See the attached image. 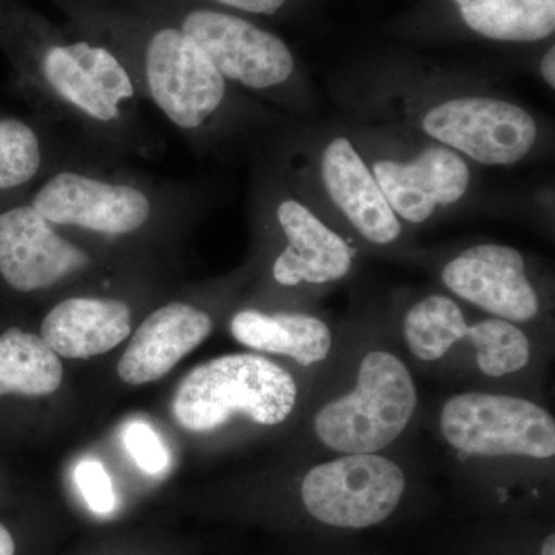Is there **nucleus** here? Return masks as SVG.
<instances>
[{"label": "nucleus", "mask_w": 555, "mask_h": 555, "mask_svg": "<svg viewBox=\"0 0 555 555\" xmlns=\"http://www.w3.org/2000/svg\"><path fill=\"white\" fill-rule=\"evenodd\" d=\"M0 51L14 89L40 119L78 130L113 155L149 158L158 150L133 79L101 40L57 27L22 0H0Z\"/></svg>", "instance_id": "obj_1"}, {"label": "nucleus", "mask_w": 555, "mask_h": 555, "mask_svg": "<svg viewBox=\"0 0 555 555\" xmlns=\"http://www.w3.org/2000/svg\"><path fill=\"white\" fill-rule=\"evenodd\" d=\"M73 27L101 40L145 98L190 138L204 137L229 102V82L177 25L144 7L60 0Z\"/></svg>", "instance_id": "obj_2"}, {"label": "nucleus", "mask_w": 555, "mask_h": 555, "mask_svg": "<svg viewBox=\"0 0 555 555\" xmlns=\"http://www.w3.org/2000/svg\"><path fill=\"white\" fill-rule=\"evenodd\" d=\"M36 184L25 198L51 224L102 238L139 235L179 210V193L87 160L49 167Z\"/></svg>", "instance_id": "obj_3"}, {"label": "nucleus", "mask_w": 555, "mask_h": 555, "mask_svg": "<svg viewBox=\"0 0 555 555\" xmlns=\"http://www.w3.org/2000/svg\"><path fill=\"white\" fill-rule=\"evenodd\" d=\"M298 386L286 369L254 353L214 358L182 378L171 415L189 433H210L235 414L262 426L286 422L297 404Z\"/></svg>", "instance_id": "obj_4"}, {"label": "nucleus", "mask_w": 555, "mask_h": 555, "mask_svg": "<svg viewBox=\"0 0 555 555\" xmlns=\"http://www.w3.org/2000/svg\"><path fill=\"white\" fill-rule=\"evenodd\" d=\"M416 404L406 364L386 350H372L361 358L353 389L317 412L313 430L338 454H378L406 430Z\"/></svg>", "instance_id": "obj_5"}, {"label": "nucleus", "mask_w": 555, "mask_h": 555, "mask_svg": "<svg viewBox=\"0 0 555 555\" xmlns=\"http://www.w3.org/2000/svg\"><path fill=\"white\" fill-rule=\"evenodd\" d=\"M185 33L229 83L251 91L284 86L295 72L287 43L238 13L196 0H134Z\"/></svg>", "instance_id": "obj_6"}, {"label": "nucleus", "mask_w": 555, "mask_h": 555, "mask_svg": "<svg viewBox=\"0 0 555 555\" xmlns=\"http://www.w3.org/2000/svg\"><path fill=\"white\" fill-rule=\"evenodd\" d=\"M440 429L449 447L466 455L550 460L555 454L553 415L525 398L459 393L441 409Z\"/></svg>", "instance_id": "obj_7"}, {"label": "nucleus", "mask_w": 555, "mask_h": 555, "mask_svg": "<svg viewBox=\"0 0 555 555\" xmlns=\"http://www.w3.org/2000/svg\"><path fill=\"white\" fill-rule=\"evenodd\" d=\"M404 489L403 469L387 456L345 454L306 474L301 499L321 524L361 529L392 516Z\"/></svg>", "instance_id": "obj_8"}, {"label": "nucleus", "mask_w": 555, "mask_h": 555, "mask_svg": "<svg viewBox=\"0 0 555 555\" xmlns=\"http://www.w3.org/2000/svg\"><path fill=\"white\" fill-rule=\"evenodd\" d=\"M404 339L409 350L423 361H437L463 339L477 352V364L492 378L516 374L528 366L531 345L516 324L488 318L469 326L454 299L430 295L415 302L404 317Z\"/></svg>", "instance_id": "obj_9"}, {"label": "nucleus", "mask_w": 555, "mask_h": 555, "mask_svg": "<svg viewBox=\"0 0 555 555\" xmlns=\"http://www.w3.org/2000/svg\"><path fill=\"white\" fill-rule=\"evenodd\" d=\"M423 130L483 166H513L537 141L534 118L513 102L486 96L454 98L423 116Z\"/></svg>", "instance_id": "obj_10"}, {"label": "nucleus", "mask_w": 555, "mask_h": 555, "mask_svg": "<svg viewBox=\"0 0 555 555\" xmlns=\"http://www.w3.org/2000/svg\"><path fill=\"white\" fill-rule=\"evenodd\" d=\"M91 255L27 198L0 206V276L21 294L49 291L91 266Z\"/></svg>", "instance_id": "obj_11"}, {"label": "nucleus", "mask_w": 555, "mask_h": 555, "mask_svg": "<svg viewBox=\"0 0 555 555\" xmlns=\"http://www.w3.org/2000/svg\"><path fill=\"white\" fill-rule=\"evenodd\" d=\"M444 286L485 312L509 323H528L540 312L539 295L520 251L502 244H478L449 261Z\"/></svg>", "instance_id": "obj_12"}, {"label": "nucleus", "mask_w": 555, "mask_h": 555, "mask_svg": "<svg viewBox=\"0 0 555 555\" xmlns=\"http://www.w3.org/2000/svg\"><path fill=\"white\" fill-rule=\"evenodd\" d=\"M371 170L393 214L411 224L425 222L438 207L465 198L470 184L466 160L441 144L429 145L406 163L378 160Z\"/></svg>", "instance_id": "obj_13"}, {"label": "nucleus", "mask_w": 555, "mask_h": 555, "mask_svg": "<svg viewBox=\"0 0 555 555\" xmlns=\"http://www.w3.org/2000/svg\"><path fill=\"white\" fill-rule=\"evenodd\" d=\"M214 331L206 310L184 301H171L150 313L131 338L118 363L127 385L158 382Z\"/></svg>", "instance_id": "obj_14"}, {"label": "nucleus", "mask_w": 555, "mask_h": 555, "mask_svg": "<svg viewBox=\"0 0 555 555\" xmlns=\"http://www.w3.org/2000/svg\"><path fill=\"white\" fill-rule=\"evenodd\" d=\"M275 217L287 241L273 262L272 275L278 284H327L350 272L352 248L308 206L294 198L283 199L275 208Z\"/></svg>", "instance_id": "obj_15"}, {"label": "nucleus", "mask_w": 555, "mask_h": 555, "mask_svg": "<svg viewBox=\"0 0 555 555\" xmlns=\"http://www.w3.org/2000/svg\"><path fill=\"white\" fill-rule=\"evenodd\" d=\"M321 179L328 198L364 240L385 246L400 238V219L374 173L346 137L332 139L324 149Z\"/></svg>", "instance_id": "obj_16"}, {"label": "nucleus", "mask_w": 555, "mask_h": 555, "mask_svg": "<svg viewBox=\"0 0 555 555\" xmlns=\"http://www.w3.org/2000/svg\"><path fill=\"white\" fill-rule=\"evenodd\" d=\"M131 318L129 302L120 299L67 298L43 318L40 338L61 357L102 356L129 337Z\"/></svg>", "instance_id": "obj_17"}, {"label": "nucleus", "mask_w": 555, "mask_h": 555, "mask_svg": "<svg viewBox=\"0 0 555 555\" xmlns=\"http://www.w3.org/2000/svg\"><path fill=\"white\" fill-rule=\"evenodd\" d=\"M230 332L241 345L292 358L301 366L326 360L332 349L331 328L308 313L240 310L230 321Z\"/></svg>", "instance_id": "obj_18"}, {"label": "nucleus", "mask_w": 555, "mask_h": 555, "mask_svg": "<svg viewBox=\"0 0 555 555\" xmlns=\"http://www.w3.org/2000/svg\"><path fill=\"white\" fill-rule=\"evenodd\" d=\"M470 30L499 42H537L555 31V0H454Z\"/></svg>", "instance_id": "obj_19"}, {"label": "nucleus", "mask_w": 555, "mask_h": 555, "mask_svg": "<svg viewBox=\"0 0 555 555\" xmlns=\"http://www.w3.org/2000/svg\"><path fill=\"white\" fill-rule=\"evenodd\" d=\"M62 378L60 356L39 335L20 327L0 335V396H49L60 389Z\"/></svg>", "instance_id": "obj_20"}, {"label": "nucleus", "mask_w": 555, "mask_h": 555, "mask_svg": "<svg viewBox=\"0 0 555 555\" xmlns=\"http://www.w3.org/2000/svg\"><path fill=\"white\" fill-rule=\"evenodd\" d=\"M50 164L38 124L0 115V206L24 198Z\"/></svg>", "instance_id": "obj_21"}, {"label": "nucleus", "mask_w": 555, "mask_h": 555, "mask_svg": "<svg viewBox=\"0 0 555 555\" xmlns=\"http://www.w3.org/2000/svg\"><path fill=\"white\" fill-rule=\"evenodd\" d=\"M124 443L131 459L145 474L156 476L169 466L167 449L149 423L131 422L124 433Z\"/></svg>", "instance_id": "obj_22"}, {"label": "nucleus", "mask_w": 555, "mask_h": 555, "mask_svg": "<svg viewBox=\"0 0 555 555\" xmlns=\"http://www.w3.org/2000/svg\"><path fill=\"white\" fill-rule=\"evenodd\" d=\"M75 478L80 494L93 513L105 516L115 511V489H113L112 478L101 462L82 460L76 467Z\"/></svg>", "instance_id": "obj_23"}, {"label": "nucleus", "mask_w": 555, "mask_h": 555, "mask_svg": "<svg viewBox=\"0 0 555 555\" xmlns=\"http://www.w3.org/2000/svg\"><path fill=\"white\" fill-rule=\"evenodd\" d=\"M210 2L230 11L257 14V16H273L286 5L288 0H210Z\"/></svg>", "instance_id": "obj_24"}, {"label": "nucleus", "mask_w": 555, "mask_h": 555, "mask_svg": "<svg viewBox=\"0 0 555 555\" xmlns=\"http://www.w3.org/2000/svg\"><path fill=\"white\" fill-rule=\"evenodd\" d=\"M540 69H542L543 79L551 89H555V49L551 47L550 50L546 51L545 56H543L542 64H540Z\"/></svg>", "instance_id": "obj_25"}, {"label": "nucleus", "mask_w": 555, "mask_h": 555, "mask_svg": "<svg viewBox=\"0 0 555 555\" xmlns=\"http://www.w3.org/2000/svg\"><path fill=\"white\" fill-rule=\"evenodd\" d=\"M16 546H14L13 537H11L9 529L0 525V555H14Z\"/></svg>", "instance_id": "obj_26"}, {"label": "nucleus", "mask_w": 555, "mask_h": 555, "mask_svg": "<svg viewBox=\"0 0 555 555\" xmlns=\"http://www.w3.org/2000/svg\"><path fill=\"white\" fill-rule=\"evenodd\" d=\"M542 555H555V535L546 537L542 545Z\"/></svg>", "instance_id": "obj_27"}]
</instances>
